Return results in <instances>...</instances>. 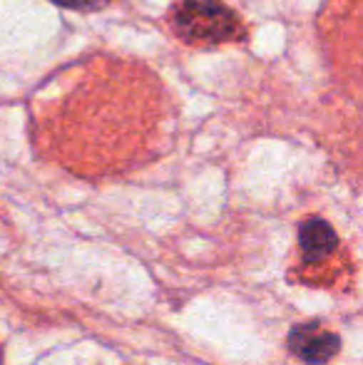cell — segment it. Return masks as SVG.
I'll list each match as a JSON object with an SVG mask.
<instances>
[{
  "instance_id": "obj_2",
  "label": "cell",
  "mask_w": 363,
  "mask_h": 365,
  "mask_svg": "<svg viewBox=\"0 0 363 365\" xmlns=\"http://www.w3.org/2000/svg\"><path fill=\"white\" fill-rule=\"evenodd\" d=\"M289 348L294 356L311 365L329 363L341 351V341L336 333L324 328L321 323H304L289 333Z\"/></svg>"
},
{
  "instance_id": "obj_3",
  "label": "cell",
  "mask_w": 363,
  "mask_h": 365,
  "mask_svg": "<svg viewBox=\"0 0 363 365\" xmlns=\"http://www.w3.org/2000/svg\"><path fill=\"white\" fill-rule=\"evenodd\" d=\"M299 246L304 254V264L321 266L329 264L339 251V236L329 221L309 219L299 226Z\"/></svg>"
},
{
  "instance_id": "obj_1",
  "label": "cell",
  "mask_w": 363,
  "mask_h": 365,
  "mask_svg": "<svg viewBox=\"0 0 363 365\" xmlns=\"http://www.w3.org/2000/svg\"><path fill=\"white\" fill-rule=\"evenodd\" d=\"M170 25L184 43L217 45L244 38V25L219 0H182L170 10Z\"/></svg>"
},
{
  "instance_id": "obj_4",
  "label": "cell",
  "mask_w": 363,
  "mask_h": 365,
  "mask_svg": "<svg viewBox=\"0 0 363 365\" xmlns=\"http://www.w3.org/2000/svg\"><path fill=\"white\" fill-rule=\"evenodd\" d=\"M53 3L63 5V8H70V10H83V13H92V10L105 8L110 0H53Z\"/></svg>"
}]
</instances>
